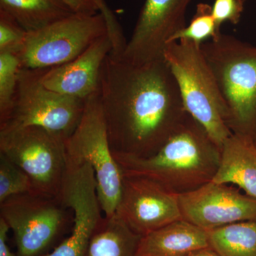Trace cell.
<instances>
[{"instance_id":"cell-16","label":"cell","mask_w":256,"mask_h":256,"mask_svg":"<svg viewBox=\"0 0 256 256\" xmlns=\"http://www.w3.org/2000/svg\"><path fill=\"white\" fill-rule=\"evenodd\" d=\"M220 165L212 182L232 184L256 198V146L255 141L232 134L220 150Z\"/></svg>"},{"instance_id":"cell-24","label":"cell","mask_w":256,"mask_h":256,"mask_svg":"<svg viewBox=\"0 0 256 256\" xmlns=\"http://www.w3.org/2000/svg\"><path fill=\"white\" fill-rule=\"evenodd\" d=\"M245 0H214L212 15L217 30L220 33V26L224 22L238 24L244 13Z\"/></svg>"},{"instance_id":"cell-29","label":"cell","mask_w":256,"mask_h":256,"mask_svg":"<svg viewBox=\"0 0 256 256\" xmlns=\"http://www.w3.org/2000/svg\"><path fill=\"white\" fill-rule=\"evenodd\" d=\"M255 144H256V140L255 141Z\"/></svg>"},{"instance_id":"cell-22","label":"cell","mask_w":256,"mask_h":256,"mask_svg":"<svg viewBox=\"0 0 256 256\" xmlns=\"http://www.w3.org/2000/svg\"><path fill=\"white\" fill-rule=\"evenodd\" d=\"M32 191L33 184L28 174L0 153V203L14 195Z\"/></svg>"},{"instance_id":"cell-4","label":"cell","mask_w":256,"mask_h":256,"mask_svg":"<svg viewBox=\"0 0 256 256\" xmlns=\"http://www.w3.org/2000/svg\"><path fill=\"white\" fill-rule=\"evenodd\" d=\"M164 58L181 94L184 107L222 150L233 133L228 126V112L201 45L188 40L166 45Z\"/></svg>"},{"instance_id":"cell-6","label":"cell","mask_w":256,"mask_h":256,"mask_svg":"<svg viewBox=\"0 0 256 256\" xmlns=\"http://www.w3.org/2000/svg\"><path fill=\"white\" fill-rule=\"evenodd\" d=\"M69 210L58 197L34 191L0 203V217L12 232L16 256H42L54 250L68 228Z\"/></svg>"},{"instance_id":"cell-28","label":"cell","mask_w":256,"mask_h":256,"mask_svg":"<svg viewBox=\"0 0 256 256\" xmlns=\"http://www.w3.org/2000/svg\"><path fill=\"white\" fill-rule=\"evenodd\" d=\"M188 256H220L216 250H214L212 247L208 246L204 248L196 250Z\"/></svg>"},{"instance_id":"cell-12","label":"cell","mask_w":256,"mask_h":256,"mask_svg":"<svg viewBox=\"0 0 256 256\" xmlns=\"http://www.w3.org/2000/svg\"><path fill=\"white\" fill-rule=\"evenodd\" d=\"M192 0H146L121 57L142 64L164 58L172 37L186 25V13Z\"/></svg>"},{"instance_id":"cell-14","label":"cell","mask_w":256,"mask_h":256,"mask_svg":"<svg viewBox=\"0 0 256 256\" xmlns=\"http://www.w3.org/2000/svg\"><path fill=\"white\" fill-rule=\"evenodd\" d=\"M112 52L110 37L106 34L75 60L44 69L42 82L54 92L86 100L98 92L102 65Z\"/></svg>"},{"instance_id":"cell-1","label":"cell","mask_w":256,"mask_h":256,"mask_svg":"<svg viewBox=\"0 0 256 256\" xmlns=\"http://www.w3.org/2000/svg\"><path fill=\"white\" fill-rule=\"evenodd\" d=\"M99 94L112 153L152 156L188 114L164 58L134 64L110 53Z\"/></svg>"},{"instance_id":"cell-11","label":"cell","mask_w":256,"mask_h":256,"mask_svg":"<svg viewBox=\"0 0 256 256\" xmlns=\"http://www.w3.org/2000/svg\"><path fill=\"white\" fill-rule=\"evenodd\" d=\"M114 214L141 236L183 220L178 194L150 178L124 175Z\"/></svg>"},{"instance_id":"cell-17","label":"cell","mask_w":256,"mask_h":256,"mask_svg":"<svg viewBox=\"0 0 256 256\" xmlns=\"http://www.w3.org/2000/svg\"><path fill=\"white\" fill-rule=\"evenodd\" d=\"M141 238L116 214L104 216L92 234L85 256H137Z\"/></svg>"},{"instance_id":"cell-18","label":"cell","mask_w":256,"mask_h":256,"mask_svg":"<svg viewBox=\"0 0 256 256\" xmlns=\"http://www.w3.org/2000/svg\"><path fill=\"white\" fill-rule=\"evenodd\" d=\"M0 10L14 18L28 32L76 13L62 0H0Z\"/></svg>"},{"instance_id":"cell-13","label":"cell","mask_w":256,"mask_h":256,"mask_svg":"<svg viewBox=\"0 0 256 256\" xmlns=\"http://www.w3.org/2000/svg\"><path fill=\"white\" fill-rule=\"evenodd\" d=\"M184 220L206 230L256 220V198L226 184L210 182L178 194Z\"/></svg>"},{"instance_id":"cell-19","label":"cell","mask_w":256,"mask_h":256,"mask_svg":"<svg viewBox=\"0 0 256 256\" xmlns=\"http://www.w3.org/2000/svg\"><path fill=\"white\" fill-rule=\"evenodd\" d=\"M210 246L220 256H256V220L207 230Z\"/></svg>"},{"instance_id":"cell-27","label":"cell","mask_w":256,"mask_h":256,"mask_svg":"<svg viewBox=\"0 0 256 256\" xmlns=\"http://www.w3.org/2000/svg\"><path fill=\"white\" fill-rule=\"evenodd\" d=\"M10 228L4 218L0 217V256H18L10 250L8 244Z\"/></svg>"},{"instance_id":"cell-25","label":"cell","mask_w":256,"mask_h":256,"mask_svg":"<svg viewBox=\"0 0 256 256\" xmlns=\"http://www.w3.org/2000/svg\"><path fill=\"white\" fill-rule=\"evenodd\" d=\"M97 5L99 12L105 18L108 33L112 45V52L116 54L124 52L127 45V40L114 12L109 8L106 0H94Z\"/></svg>"},{"instance_id":"cell-21","label":"cell","mask_w":256,"mask_h":256,"mask_svg":"<svg viewBox=\"0 0 256 256\" xmlns=\"http://www.w3.org/2000/svg\"><path fill=\"white\" fill-rule=\"evenodd\" d=\"M222 32L217 30L214 18L212 15V6L206 3L197 4L196 12L190 24L172 37L169 43L180 40H188L196 44L214 40ZM168 43V44H169Z\"/></svg>"},{"instance_id":"cell-5","label":"cell","mask_w":256,"mask_h":256,"mask_svg":"<svg viewBox=\"0 0 256 256\" xmlns=\"http://www.w3.org/2000/svg\"><path fill=\"white\" fill-rule=\"evenodd\" d=\"M64 144L67 160L92 166L101 210L105 216H112L120 198L124 175L111 150L99 90L86 100L82 120Z\"/></svg>"},{"instance_id":"cell-9","label":"cell","mask_w":256,"mask_h":256,"mask_svg":"<svg viewBox=\"0 0 256 256\" xmlns=\"http://www.w3.org/2000/svg\"><path fill=\"white\" fill-rule=\"evenodd\" d=\"M44 69L22 68L12 111L5 126H40L66 139L82 120L86 100L47 88Z\"/></svg>"},{"instance_id":"cell-7","label":"cell","mask_w":256,"mask_h":256,"mask_svg":"<svg viewBox=\"0 0 256 256\" xmlns=\"http://www.w3.org/2000/svg\"><path fill=\"white\" fill-rule=\"evenodd\" d=\"M65 139L40 126L0 128V153L31 178L34 192L58 197L67 171Z\"/></svg>"},{"instance_id":"cell-26","label":"cell","mask_w":256,"mask_h":256,"mask_svg":"<svg viewBox=\"0 0 256 256\" xmlns=\"http://www.w3.org/2000/svg\"><path fill=\"white\" fill-rule=\"evenodd\" d=\"M76 13L96 14L99 12L94 0H62Z\"/></svg>"},{"instance_id":"cell-2","label":"cell","mask_w":256,"mask_h":256,"mask_svg":"<svg viewBox=\"0 0 256 256\" xmlns=\"http://www.w3.org/2000/svg\"><path fill=\"white\" fill-rule=\"evenodd\" d=\"M220 152L204 128L188 114L152 156L136 158L112 153L122 175L150 178L181 194L212 181Z\"/></svg>"},{"instance_id":"cell-20","label":"cell","mask_w":256,"mask_h":256,"mask_svg":"<svg viewBox=\"0 0 256 256\" xmlns=\"http://www.w3.org/2000/svg\"><path fill=\"white\" fill-rule=\"evenodd\" d=\"M22 68L18 55L0 53V126L9 120L12 111Z\"/></svg>"},{"instance_id":"cell-3","label":"cell","mask_w":256,"mask_h":256,"mask_svg":"<svg viewBox=\"0 0 256 256\" xmlns=\"http://www.w3.org/2000/svg\"><path fill=\"white\" fill-rule=\"evenodd\" d=\"M228 112L233 134L256 140V46L220 34L202 44Z\"/></svg>"},{"instance_id":"cell-30","label":"cell","mask_w":256,"mask_h":256,"mask_svg":"<svg viewBox=\"0 0 256 256\" xmlns=\"http://www.w3.org/2000/svg\"><path fill=\"white\" fill-rule=\"evenodd\" d=\"M245 1H246V2H247V1H248V0H245Z\"/></svg>"},{"instance_id":"cell-10","label":"cell","mask_w":256,"mask_h":256,"mask_svg":"<svg viewBox=\"0 0 256 256\" xmlns=\"http://www.w3.org/2000/svg\"><path fill=\"white\" fill-rule=\"evenodd\" d=\"M58 198L73 212L70 235L42 256H85L96 227L104 218L95 172L88 163L67 160V171Z\"/></svg>"},{"instance_id":"cell-8","label":"cell","mask_w":256,"mask_h":256,"mask_svg":"<svg viewBox=\"0 0 256 256\" xmlns=\"http://www.w3.org/2000/svg\"><path fill=\"white\" fill-rule=\"evenodd\" d=\"M108 34L101 13H74L68 18L28 32L18 58L22 68L46 69L75 60L101 37Z\"/></svg>"},{"instance_id":"cell-15","label":"cell","mask_w":256,"mask_h":256,"mask_svg":"<svg viewBox=\"0 0 256 256\" xmlns=\"http://www.w3.org/2000/svg\"><path fill=\"white\" fill-rule=\"evenodd\" d=\"M208 246L207 230L180 220L143 236L137 256H188Z\"/></svg>"},{"instance_id":"cell-23","label":"cell","mask_w":256,"mask_h":256,"mask_svg":"<svg viewBox=\"0 0 256 256\" xmlns=\"http://www.w3.org/2000/svg\"><path fill=\"white\" fill-rule=\"evenodd\" d=\"M28 32L10 14L0 10V53L18 56L22 48Z\"/></svg>"}]
</instances>
